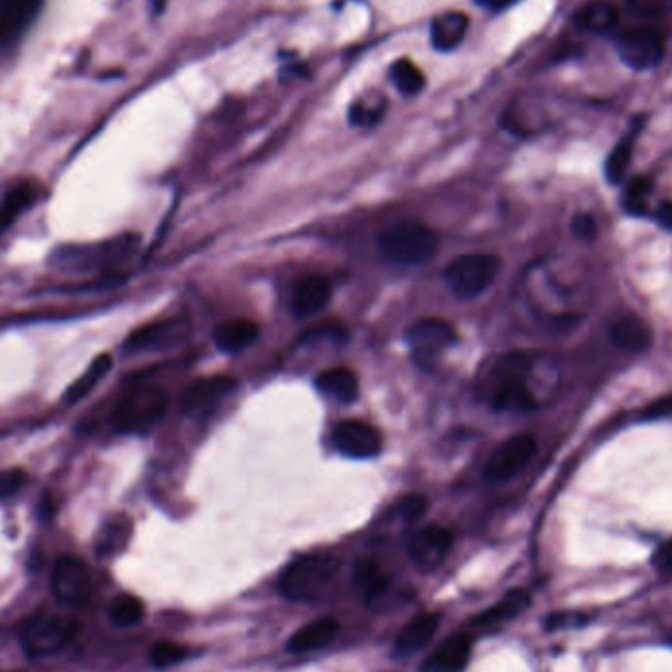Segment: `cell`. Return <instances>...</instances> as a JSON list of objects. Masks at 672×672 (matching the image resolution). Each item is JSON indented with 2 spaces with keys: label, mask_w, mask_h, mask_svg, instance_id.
<instances>
[{
  "label": "cell",
  "mask_w": 672,
  "mask_h": 672,
  "mask_svg": "<svg viewBox=\"0 0 672 672\" xmlns=\"http://www.w3.org/2000/svg\"><path fill=\"white\" fill-rule=\"evenodd\" d=\"M637 132H639V126H635L629 134H625V136L617 142V146L612 150V154L608 156V162H606V175H608V179H610L612 183H619V181L625 177V171H627L629 164H631V156H633V148H635Z\"/></svg>",
  "instance_id": "31"
},
{
  "label": "cell",
  "mask_w": 672,
  "mask_h": 672,
  "mask_svg": "<svg viewBox=\"0 0 672 672\" xmlns=\"http://www.w3.org/2000/svg\"><path fill=\"white\" fill-rule=\"evenodd\" d=\"M8 38H10V34H8V30L4 28V24L0 22V44H2L4 40H8Z\"/></svg>",
  "instance_id": "44"
},
{
  "label": "cell",
  "mask_w": 672,
  "mask_h": 672,
  "mask_svg": "<svg viewBox=\"0 0 672 672\" xmlns=\"http://www.w3.org/2000/svg\"><path fill=\"white\" fill-rule=\"evenodd\" d=\"M354 578H356V584H358V588L362 590V594L368 602L382 596L390 586V580H388L386 572L374 560L358 562Z\"/></svg>",
  "instance_id": "30"
},
{
  "label": "cell",
  "mask_w": 672,
  "mask_h": 672,
  "mask_svg": "<svg viewBox=\"0 0 672 672\" xmlns=\"http://www.w3.org/2000/svg\"><path fill=\"white\" fill-rule=\"evenodd\" d=\"M468 16L458 10H450L439 14L431 24V42L437 50L450 52L454 50L466 36L468 30Z\"/></svg>",
  "instance_id": "25"
},
{
  "label": "cell",
  "mask_w": 672,
  "mask_h": 672,
  "mask_svg": "<svg viewBox=\"0 0 672 672\" xmlns=\"http://www.w3.org/2000/svg\"><path fill=\"white\" fill-rule=\"evenodd\" d=\"M480 6H484V8H488V10H494V12H498V10H505L507 6H511V4H515L517 0H476Z\"/></svg>",
  "instance_id": "43"
},
{
  "label": "cell",
  "mask_w": 672,
  "mask_h": 672,
  "mask_svg": "<svg viewBox=\"0 0 672 672\" xmlns=\"http://www.w3.org/2000/svg\"><path fill=\"white\" fill-rule=\"evenodd\" d=\"M610 336L617 348L635 354L645 352L653 342V333L649 325L637 315H623L616 319L610 327Z\"/></svg>",
  "instance_id": "20"
},
{
  "label": "cell",
  "mask_w": 672,
  "mask_h": 672,
  "mask_svg": "<svg viewBox=\"0 0 672 672\" xmlns=\"http://www.w3.org/2000/svg\"><path fill=\"white\" fill-rule=\"evenodd\" d=\"M333 445L336 450L354 460H368L382 452V435L376 427L364 421H342L333 431Z\"/></svg>",
  "instance_id": "13"
},
{
  "label": "cell",
  "mask_w": 672,
  "mask_h": 672,
  "mask_svg": "<svg viewBox=\"0 0 672 672\" xmlns=\"http://www.w3.org/2000/svg\"><path fill=\"white\" fill-rule=\"evenodd\" d=\"M378 252L386 262L415 266L431 260L439 250L437 232L419 221H401L378 234Z\"/></svg>",
  "instance_id": "3"
},
{
  "label": "cell",
  "mask_w": 672,
  "mask_h": 672,
  "mask_svg": "<svg viewBox=\"0 0 672 672\" xmlns=\"http://www.w3.org/2000/svg\"><path fill=\"white\" fill-rule=\"evenodd\" d=\"M529 602H531V598L525 590H521V588L509 590L498 604L488 608L482 616L476 617V625L490 627V625H498L502 621H507L511 617L519 616L523 610H527Z\"/></svg>",
  "instance_id": "28"
},
{
  "label": "cell",
  "mask_w": 672,
  "mask_h": 672,
  "mask_svg": "<svg viewBox=\"0 0 672 672\" xmlns=\"http://www.w3.org/2000/svg\"><path fill=\"white\" fill-rule=\"evenodd\" d=\"M189 657V649L177 643H169V641H160L152 647L150 651V661L156 669H169L175 667L179 663H183Z\"/></svg>",
  "instance_id": "34"
},
{
  "label": "cell",
  "mask_w": 672,
  "mask_h": 672,
  "mask_svg": "<svg viewBox=\"0 0 672 672\" xmlns=\"http://www.w3.org/2000/svg\"><path fill=\"white\" fill-rule=\"evenodd\" d=\"M77 629L79 625L71 616L42 612L24 623L20 639L28 657L42 659L67 647L77 635Z\"/></svg>",
  "instance_id": "6"
},
{
  "label": "cell",
  "mask_w": 672,
  "mask_h": 672,
  "mask_svg": "<svg viewBox=\"0 0 672 672\" xmlns=\"http://www.w3.org/2000/svg\"><path fill=\"white\" fill-rule=\"evenodd\" d=\"M144 617V604L132 594H120L111 604V621L116 627H132Z\"/></svg>",
  "instance_id": "33"
},
{
  "label": "cell",
  "mask_w": 672,
  "mask_h": 672,
  "mask_svg": "<svg viewBox=\"0 0 672 672\" xmlns=\"http://www.w3.org/2000/svg\"><path fill=\"white\" fill-rule=\"evenodd\" d=\"M315 386L325 397L344 405L356 401L360 393L358 376L348 368H331L321 372L315 380Z\"/></svg>",
  "instance_id": "23"
},
{
  "label": "cell",
  "mask_w": 672,
  "mask_h": 672,
  "mask_svg": "<svg viewBox=\"0 0 672 672\" xmlns=\"http://www.w3.org/2000/svg\"><path fill=\"white\" fill-rule=\"evenodd\" d=\"M42 0H2L0 4V22L8 34L20 32L40 10Z\"/></svg>",
  "instance_id": "29"
},
{
  "label": "cell",
  "mask_w": 672,
  "mask_h": 672,
  "mask_svg": "<svg viewBox=\"0 0 672 672\" xmlns=\"http://www.w3.org/2000/svg\"><path fill=\"white\" fill-rule=\"evenodd\" d=\"M405 340L415 362L431 366L458 342V333L445 319H421L407 329Z\"/></svg>",
  "instance_id": "8"
},
{
  "label": "cell",
  "mask_w": 672,
  "mask_h": 672,
  "mask_svg": "<svg viewBox=\"0 0 672 672\" xmlns=\"http://www.w3.org/2000/svg\"><path fill=\"white\" fill-rule=\"evenodd\" d=\"M427 509V498L425 496H419V494H413V496H407L403 498L399 505H397V511L399 515L405 519V521H415L419 519Z\"/></svg>",
  "instance_id": "39"
},
{
  "label": "cell",
  "mask_w": 672,
  "mask_h": 672,
  "mask_svg": "<svg viewBox=\"0 0 672 672\" xmlns=\"http://www.w3.org/2000/svg\"><path fill=\"white\" fill-rule=\"evenodd\" d=\"M384 112V105L378 103H356L354 107H350V122L356 126H368L380 120Z\"/></svg>",
  "instance_id": "37"
},
{
  "label": "cell",
  "mask_w": 672,
  "mask_h": 672,
  "mask_svg": "<svg viewBox=\"0 0 672 672\" xmlns=\"http://www.w3.org/2000/svg\"><path fill=\"white\" fill-rule=\"evenodd\" d=\"M559 382V366L549 356L509 352L494 366L490 403L498 411L529 413L551 401Z\"/></svg>",
  "instance_id": "1"
},
{
  "label": "cell",
  "mask_w": 672,
  "mask_h": 672,
  "mask_svg": "<svg viewBox=\"0 0 672 672\" xmlns=\"http://www.w3.org/2000/svg\"><path fill=\"white\" fill-rule=\"evenodd\" d=\"M392 81L405 95H417L425 87L423 71L409 59H399L393 63Z\"/></svg>",
  "instance_id": "32"
},
{
  "label": "cell",
  "mask_w": 672,
  "mask_h": 672,
  "mask_svg": "<svg viewBox=\"0 0 672 672\" xmlns=\"http://www.w3.org/2000/svg\"><path fill=\"white\" fill-rule=\"evenodd\" d=\"M333 297V283L323 276H309L295 285L291 307L299 319L321 313Z\"/></svg>",
  "instance_id": "17"
},
{
  "label": "cell",
  "mask_w": 672,
  "mask_h": 672,
  "mask_svg": "<svg viewBox=\"0 0 672 672\" xmlns=\"http://www.w3.org/2000/svg\"><path fill=\"white\" fill-rule=\"evenodd\" d=\"M42 195V189L32 181H22L6 191L0 201V232L16 223L28 209H32Z\"/></svg>",
  "instance_id": "22"
},
{
  "label": "cell",
  "mask_w": 672,
  "mask_h": 672,
  "mask_svg": "<svg viewBox=\"0 0 672 672\" xmlns=\"http://www.w3.org/2000/svg\"><path fill=\"white\" fill-rule=\"evenodd\" d=\"M500 268L502 262L494 254H464L448 264L445 281L454 295L474 299L496 281Z\"/></svg>",
  "instance_id": "7"
},
{
  "label": "cell",
  "mask_w": 672,
  "mask_h": 672,
  "mask_svg": "<svg viewBox=\"0 0 672 672\" xmlns=\"http://www.w3.org/2000/svg\"><path fill=\"white\" fill-rule=\"evenodd\" d=\"M619 18H621L619 8H617V4L610 2V0L586 2L574 14L576 26H580L586 32H596V34H604V32L614 30L619 24Z\"/></svg>",
  "instance_id": "24"
},
{
  "label": "cell",
  "mask_w": 672,
  "mask_h": 672,
  "mask_svg": "<svg viewBox=\"0 0 672 672\" xmlns=\"http://www.w3.org/2000/svg\"><path fill=\"white\" fill-rule=\"evenodd\" d=\"M93 572L83 560L63 557L57 560L52 574V590L59 602L69 606H85L93 596Z\"/></svg>",
  "instance_id": "11"
},
{
  "label": "cell",
  "mask_w": 672,
  "mask_h": 672,
  "mask_svg": "<svg viewBox=\"0 0 672 672\" xmlns=\"http://www.w3.org/2000/svg\"><path fill=\"white\" fill-rule=\"evenodd\" d=\"M134 236H122L107 240L103 244H67L54 250L50 256V266L59 272H91L111 268L112 264L124 260L136 246Z\"/></svg>",
  "instance_id": "5"
},
{
  "label": "cell",
  "mask_w": 672,
  "mask_h": 672,
  "mask_svg": "<svg viewBox=\"0 0 672 672\" xmlns=\"http://www.w3.org/2000/svg\"><path fill=\"white\" fill-rule=\"evenodd\" d=\"M653 187V181L649 177H635L629 185H627V191H625V203H627V209L629 213H645L647 207H645V197L649 195Z\"/></svg>",
  "instance_id": "35"
},
{
  "label": "cell",
  "mask_w": 672,
  "mask_h": 672,
  "mask_svg": "<svg viewBox=\"0 0 672 672\" xmlns=\"http://www.w3.org/2000/svg\"><path fill=\"white\" fill-rule=\"evenodd\" d=\"M655 566L661 568V570L672 572V539H669L667 543H663L659 547V551L655 553Z\"/></svg>",
  "instance_id": "41"
},
{
  "label": "cell",
  "mask_w": 672,
  "mask_h": 672,
  "mask_svg": "<svg viewBox=\"0 0 672 672\" xmlns=\"http://www.w3.org/2000/svg\"><path fill=\"white\" fill-rule=\"evenodd\" d=\"M338 562L327 555H307L289 562L281 570L278 588L287 600H321L335 584Z\"/></svg>",
  "instance_id": "4"
},
{
  "label": "cell",
  "mask_w": 672,
  "mask_h": 672,
  "mask_svg": "<svg viewBox=\"0 0 672 672\" xmlns=\"http://www.w3.org/2000/svg\"><path fill=\"white\" fill-rule=\"evenodd\" d=\"M627 4L639 16H667L672 12V0H627Z\"/></svg>",
  "instance_id": "38"
},
{
  "label": "cell",
  "mask_w": 672,
  "mask_h": 672,
  "mask_svg": "<svg viewBox=\"0 0 672 672\" xmlns=\"http://www.w3.org/2000/svg\"><path fill=\"white\" fill-rule=\"evenodd\" d=\"M132 539V521L128 515H112L109 517L95 539V553L101 559H111L122 553Z\"/></svg>",
  "instance_id": "21"
},
{
  "label": "cell",
  "mask_w": 672,
  "mask_h": 672,
  "mask_svg": "<svg viewBox=\"0 0 672 672\" xmlns=\"http://www.w3.org/2000/svg\"><path fill=\"white\" fill-rule=\"evenodd\" d=\"M474 639L468 633H456L439 645L419 667L421 672H462L468 667Z\"/></svg>",
  "instance_id": "15"
},
{
  "label": "cell",
  "mask_w": 672,
  "mask_h": 672,
  "mask_svg": "<svg viewBox=\"0 0 672 672\" xmlns=\"http://www.w3.org/2000/svg\"><path fill=\"white\" fill-rule=\"evenodd\" d=\"M258 335H260V329L254 321L236 319L230 323H223L215 331V344L226 354H236L252 346L258 340Z\"/></svg>",
  "instance_id": "26"
},
{
  "label": "cell",
  "mask_w": 672,
  "mask_h": 672,
  "mask_svg": "<svg viewBox=\"0 0 672 672\" xmlns=\"http://www.w3.org/2000/svg\"><path fill=\"white\" fill-rule=\"evenodd\" d=\"M439 625H441L439 614H421V616L413 617L409 623H405V627L399 631L395 639V649H393L395 655L407 657L419 651L421 647H425L435 637Z\"/></svg>",
  "instance_id": "19"
},
{
  "label": "cell",
  "mask_w": 672,
  "mask_h": 672,
  "mask_svg": "<svg viewBox=\"0 0 672 672\" xmlns=\"http://www.w3.org/2000/svg\"><path fill=\"white\" fill-rule=\"evenodd\" d=\"M238 388V380L232 376H209L193 382L181 397V411L187 417L203 419L213 415Z\"/></svg>",
  "instance_id": "10"
},
{
  "label": "cell",
  "mask_w": 672,
  "mask_h": 672,
  "mask_svg": "<svg viewBox=\"0 0 672 672\" xmlns=\"http://www.w3.org/2000/svg\"><path fill=\"white\" fill-rule=\"evenodd\" d=\"M185 331H187V325L181 319L150 323L128 336L124 350L126 352H146V350L168 348L175 342H179L185 336Z\"/></svg>",
  "instance_id": "16"
},
{
  "label": "cell",
  "mask_w": 672,
  "mask_h": 672,
  "mask_svg": "<svg viewBox=\"0 0 672 672\" xmlns=\"http://www.w3.org/2000/svg\"><path fill=\"white\" fill-rule=\"evenodd\" d=\"M169 393L156 384H132L112 409V425L120 433H144L164 419Z\"/></svg>",
  "instance_id": "2"
},
{
  "label": "cell",
  "mask_w": 672,
  "mask_h": 672,
  "mask_svg": "<svg viewBox=\"0 0 672 672\" xmlns=\"http://www.w3.org/2000/svg\"><path fill=\"white\" fill-rule=\"evenodd\" d=\"M572 230L582 240H594L598 236V223L592 215H576L572 221Z\"/></svg>",
  "instance_id": "40"
},
{
  "label": "cell",
  "mask_w": 672,
  "mask_h": 672,
  "mask_svg": "<svg viewBox=\"0 0 672 672\" xmlns=\"http://www.w3.org/2000/svg\"><path fill=\"white\" fill-rule=\"evenodd\" d=\"M616 46L621 61L637 71L651 69L665 57V36L657 28H631L617 36Z\"/></svg>",
  "instance_id": "9"
},
{
  "label": "cell",
  "mask_w": 672,
  "mask_h": 672,
  "mask_svg": "<svg viewBox=\"0 0 672 672\" xmlns=\"http://www.w3.org/2000/svg\"><path fill=\"white\" fill-rule=\"evenodd\" d=\"M537 441L531 435H515L496 448L488 460L486 476L494 482H504L517 476L535 456Z\"/></svg>",
  "instance_id": "12"
},
{
  "label": "cell",
  "mask_w": 672,
  "mask_h": 672,
  "mask_svg": "<svg viewBox=\"0 0 672 672\" xmlns=\"http://www.w3.org/2000/svg\"><path fill=\"white\" fill-rule=\"evenodd\" d=\"M452 541L454 539L448 529L441 525H429V527H423L409 541V555L423 570H433L447 559L452 549Z\"/></svg>",
  "instance_id": "14"
},
{
  "label": "cell",
  "mask_w": 672,
  "mask_h": 672,
  "mask_svg": "<svg viewBox=\"0 0 672 672\" xmlns=\"http://www.w3.org/2000/svg\"><path fill=\"white\" fill-rule=\"evenodd\" d=\"M657 221L663 224L665 228H671L672 230V201H665V203L659 205Z\"/></svg>",
  "instance_id": "42"
},
{
  "label": "cell",
  "mask_w": 672,
  "mask_h": 672,
  "mask_svg": "<svg viewBox=\"0 0 672 672\" xmlns=\"http://www.w3.org/2000/svg\"><path fill=\"white\" fill-rule=\"evenodd\" d=\"M28 482V474L20 468L0 470V502L16 496Z\"/></svg>",
  "instance_id": "36"
},
{
  "label": "cell",
  "mask_w": 672,
  "mask_h": 672,
  "mask_svg": "<svg viewBox=\"0 0 672 672\" xmlns=\"http://www.w3.org/2000/svg\"><path fill=\"white\" fill-rule=\"evenodd\" d=\"M112 368V356L111 354H101L97 356L89 368L65 390L63 393V403L67 405H73V403H79L81 399H85L89 393L93 392L103 380L105 376L111 372Z\"/></svg>",
  "instance_id": "27"
},
{
  "label": "cell",
  "mask_w": 672,
  "mask_h": 672,
  "mask_svg": "<svg viewBox=\"0 0 672 672\" xmlns=\"http://www.w3.org/2000/svg\"><path fill=\"white\" fill-rule=\"evenodd\" d=\"M338 633V621L333 617H321L307 625H303L299 631H295L287 641V651L293 655L311 653L317 649L327 647Z\"/></svg>",
  "instance_id": "18"
}]
</instances>
